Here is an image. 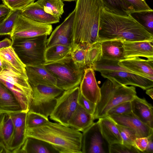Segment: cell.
I'll return each mask as SVG.
<instances>
[{
    "instance_id": "cell-1",
    "label": "cell",
    "mask_w": 153,
    "mask_h": 153,
    "mask_svg": "<svg viewBox=\"0 0 153 153\" xmlns=\"http://www.w3.org/2000/svg\"><path fill=\"white\" fill-rule=\"evenodd\" d=\"M98 34L99 42L111 40L122 42L153 41V34L131 13L120 14L104 7L101 13Z\"/></svg>"
},
{
    "instance_id": "cell-2",
    "label": "cell",
    "mask_w": 153,
    "mask_h": 153,
    "mask_svg": "<svg viewBox=\"0 0 153 153\" xmlns=\"http://www.w3.org/2000/svg\"><path fill=\"white\" fill-rule=\"evenodd\" d=\"M71 51L86 49L99 42L98 30L103 5L100 0H76Z\"/></svg>"
},
{
    "instance_id": "cell-3",
    "label": "cell",
    "mask_w": 153,
    "mask_h": 153,
    "mask_svg": "<svg viewBox=\"0 0 153 153\" xmlns=\"http://www.w3.org/2000/svg\"><path fill=\"white\" fill-rule=\"evenodd\" d=\"M26 136L45 141L59 153H82V133L57 122L49 121L40 126L27 128Z\"/></svg>"
},
{
    "instance_id": "cell-4",
    "label": "cell",
    "mask_w": 153,
    "mask_h": 153,
    "mask_svg": "<svg viewBox=\"0 0 153 153\" xmlns=\"http://www.w3.org/2000/svg\"><path fill=\"white\" fill-rule=\"evenodd\" d=\"M100 88V99L93 115L94 120L106 116L111 108L121 103L131 101L137 95L134 86L123 85L112 79H107Z\"/></svg>"
},
{
    "instance_id": "cell-5",
    "label": "cell",
    "mask_w": 153,
    "mask_h": 153,
    "mask_svg": "<svg viewBox=\"0 0 153 153\" xmlns=\"http://www.w3.org/2000/svg\"><path fill=\"white\" fill-rule=\"evenodd\" d=\"M43 65L55 78L56 86L66 91L79 85L84 69L75 62L71 55L61 60Z\"/></svg>"
},
{
    "instance_id": "cell-6",
    "label": "cell",
    "mask_w": 153,
    "mask_h": 153,
    "mask_svg": "<svg viewBox=\"0 0 153 153\" xmlns=\"http://www.w3.org/2000/svg\"><path fill=\"white\" fill-rule=\"evenodd\" d=\"M2 61L3 66L0 72V81L15 95L23 111L27 112L33 95L32 88L28 79L7 63Z\"/></svg>"
},
{
    "instance_id": "cell-7",
    "label": "cell",
    "mask_w": 153,
    "mask_h": 153,
    "mask_svg": "<svg viewBox=\"0 0 153 153\" xmlns=\"http://www.w3.org/2000/svg\"><path fill=\"white\" fill-rule=\"evenodd\" d=\"M47 35L12 41L11 46L25 66L43 65L46 61L45 53L47 48Z\"/></svg>"
},
{
    "instance_id": "cell-8",
    "label": "cell",
    "mask_w": 153,
    "mask_h": 153,
    "mask_svg": "<svg viewBox=\"0 0 153 153\" xmlns=\"http://www.w3.org/2000/svg\"><path fill=\"white\" fill-rule=\"evenodd\" d=\"M31 86L33 95L28 111L36 112L48 118L56 105L57 98L65 91L56 86Z\"/></svg>"
},
{
    "instance_id": "cell-9",
    "label": "cell",
    "mask_w": 153,
    "mask_h": 153,
    "mask_svg": "<svg viewBox=\"0 0 153 153\" xmlns=\"http://www.w3.org/2000/svg\"><path fill=\"white\" fill-rule=\"evenodd\" d=\"M80 94L79 86L65 91L57 98L56 105L49 116L50 118L64 126H68L69 121L78 105Z\"/></svg>"
},
{
    "instance_id": "cell-10",
    "label": "cell",
    "mask_w": 153,
    "mask_h": 153,
    "mask_svg": "<svg viewBox=\"0 0 153 153\" xmlns=\"http://www.w3.org/2000/svg\"><path fill=\"white\" fill-rule=\"evenodd\" d=\"M52 30L51 25L39 23L19 14L10 36L12 40L34 38L43 35H49Z\"/></svg>"
},
{
    "instance_id": "cell-11",
    "label": "cell",
    "mask_w": 153,
    "mask_h": 153,
    "mask_svg": "<svg viewBox=\"0 0 153 153\" xmlns=\"http://www.w3.org/2000/svg\"><path fill=\"white\" fill-rule=\"evenodd\" d=\"M109 145L103 137L98 121L82 133V153H108Z\"/></svg>"
},
{
    "instance_id": "cell-12",
    "label": "cell",
    "mask_w": 153,
    "mask_h": 153,
    "mask_svg": "<svg viewBox=\"0 0 153 153\" xmlns=\"http://www.w3.org/2000/svg\"><path fill=\"white\" fill-rule=\"evenodd\" d=\"M74 13V10L53 31L47 39V47L55 44H60L71 47Z\"/></svg>"
},
{
    "instance_id": "cell-13",
    "label": "cell",
    "mask_w": 153,
    "mask_h": 153,
    "mask_svg": "<svg viewBox=\"0 0 153 153\" xmlns=\"http://www.w3.org/2000/svg\"><path fill=\"white\" fill-rule=\"evenodd\" d=\"M100 72L104 78L113 79L125 85L137 86L144 90L153 86V81L134 73L123 71H102Z\"/></svg>"
},
{
    "instance_id": "cell-14",
    "label": "cell",
    "mask_w": 153,
    "mask_h": 153,
    "mask_svg": "<svg viewBox=\"0 0 153 153\" xmlns=\"http://www.w3.org/2000/svg\"><path fill=\"white\" fill-rule=\"evenodd\" d=\"M27 113L22 111L10 114L13 125V134L8 149L10 153H16L26 138Z\"/></svg>"
},
{
    "instance_id": "cell-15",
    "label": "cell",
    "mask_w": 153,
    "mask_h": 153,
    "mask_svg": "<svg viewBox=\"0 0 153 153\" xmlns=\"http://www.w3.org/2000/svg\"><path fill=\"white\" fill-rule=\"evenodd\" d=\"M79 85L80 93L86 99L97 104L100 97V88L97 84L94 71L92 68L84 69Z\"/></svg>"
},
{
    "instance_id": "cell-16",
    "label": "cell",
    "mask_w": 153,
    "mask_h": 153,
    "mask_svg": "<svg viewBox=\"0 0 153 153\" xmlns=\"http://www.w3.org/2000/svg\"><path fill=\"white\" fill-rule=\"evenodd\" d=\"M118 64L135 74L153 81V60L135 57L121 60Z\"/></svg>"
},
{
    "instance_id": "cell-17",
    "label": "cell",
    "mask_w": 153,
    "mask_h": 153,
    "mask_svg": "<svg viewBox=\"0 0 153 153\" xmlns=\"http://www.w3.org/2000/svg\"><path fill=\"white\" fill-rule=\"evenodd\" d=\"M108 117L116 124L128 127L134 130L136 133L137 138L147 137L153 134V128L141 121L132 113Z\"/></svg>"
},
{
    "instance_id": "cell-18",
    "label": "cell",
    "mask_w": 153,
    "mask_h": 153,
    "mask_svg": "<svg viewBox=\"0 0 153 153\" xmlns=\"http://www.w3.org/2000/svg\"><path fill=\"white\" fill-rule=\"evenodd\" d=\"M27 76L31 86L46 85L56 86V80L43 65L25 66Z\"/></svg>"
},
{
    "instance_id": "cell-19",
    "label": "cell",
    "mask_w": 153,
    "mask_h": 153,
    "mask_svg": "<svg viewBox=\"0 0 153 153\" xmlns=\"http://www.w3.org/2000/svg\"><path fill=\"white\" fill-rule=\"evenodd\" d=\"M122 42L126 58L142 57L153 60V41Z\"/></svg>"
},
{
    "instance_id": "cell-20",
    "label": "cell",
    "mask_w": 153,
    "mask_h": 153,
    "mask_svg": "<svg viewBox=\"0 0 153 153\" xmlns=\"http://www.w3.org/2000/svg\"><path fill=\"white\" fill-rule=\"evenodd\" d=\"M132 113L141 121L153 128V107L144 98L137 95L131 101Z\"/></svg>"
},
{
    "instance_id": "cell-21",
    "label": "cell",
    "mask_w": 153,
    "mask_h": 153,
    "mask_svg": "<svg viewBox=\"0 0 153 153\" xmlns=\"http://www.w3.org/2000/svg\"><path fill=\"white\" fill-rule=\"evenodd\" d=\"M24 16L35 22L51 25L59 22L60 18L46 12L36 2L32 3L21 10Z\"/></svg>"
},
{
    "instance_id": "cell-22",
    "label": "cell",
    "mask_w": 153,
    "mask_h": 153,
    "mask_svg": "<svg viewBox=\"0 0 153 153\" xmlns=\"http://www.w3.org/2000/svg\"><path fill=\"white\" fill-rule=\"evenodd\" d=\"M22 111L15 95L0 81V113L11 114Z\"/></svg>"
},
{
    "instance_id": "cell-23",
    "label": "cell",
    "mask_w": 153,
    "mask_h": 153,
    "mask_svg": "<svg viewBox=\"0 0 153 153\" xmlns=\"http://www.w3.org/2000/svg\"><path fill=\"white\" fill-rule=\"evenodd\" d=\"M101 134L109 145L122 143V139L116 123L110 117L106 116L97 121Z\"/></svg>"
},
{
    "instance_id": "cell-24",
    "label": "cell",
    "mask_w": 153,
    "mask_h": 153,
    "mask_svg": "<svg viewBox=\"0 0 153 153\" xmlns=\"http://www.w3.org/2000/svg\"><path fill=\"white\" fill-rule=\"evenodd\" d=\"M16 153H59L51 145L42 140L27 137Z\"/></svg>"
},
{
    "instance_id": "cell-25",
    "label": "cell",
    "mask_w": 153,
    "mask_h": 153,
    "mask_svg": "<svg viewBox=\"0 0 153 153\" xmlns=\"http://www.w3.org/2000/svg\"><path fill=\"white\" fill-rule=\"evenodd\" d=\"M93 116L83 108L78 105L68 122V126L83 132L94 122Z\"/></svg>"
},
{
    "instance_id": "cell-26",
    "label": "cell",
    "mask_w": 153,
    "mask_h": 153,
    "mask_svg": "<svg viewBox=\"0 0 153 153\" xmlns=\"http://www.w3.org/2000/svg\"><path fill=\"white\" fill-rule=\"evenodd\" d=\"M100 42L102 58L118 61L126 59L122 41L111 40Z\"/></svg>"
},
{
    "instance_id": "cell-27",
    "label": "cell",
    "mask_w": 153,
    "mask_h": 153,
    "mask_svg": "<svg viewBox=\"0 0 153 153\" xmlns=\"http://www.w3.org/2000/svg\"><path fill=\"white\" fill-rule=\"evenodd\" d=\"M0 59L9 64L21 75L27 78L26 66L22 62L11 46L0 49Z\"/></svg>"
},
{
    "instance_id": "cell-28",
    "label": "cell",
    "mask_w": 153,
    "mask_h": 153,
    "mask_svg": "<svg viewBox=\"0 0 153 153\" xmlns=\"http://www.w3.org/2000/svg\"><path fill=\"white\" fill-rule=\"evenodd\" d=\"M13 131V125L10 114L0 113V141L8 150Z\"/></svg>"
},
{
    "instance_id": "cell-29",
    "label": "cell",
    "mask_w": 153,
    "mask_h": 153,
    "mask_svg": "<svg viewBox=\"0 0 153 153\" xmlns=\"http://www.w3.org/2000/svg\"><path fill=\"white\" fill-rule=\"evenodd\" d=\"M71 47L55 44L47 47L45 53L46 63L57 61L71 55Z\"/></svg>"
},
{
    "instance_id": "cell-30",
    "label": "cell",
    "mask_w": 153,
    "mask_h": 153,
    "mask_svg": "<svg viewBox=\"0 0 153 153\" xmlns=\"http://www.w3.org/2000/svg\"><path fill=\"white\" fill-rule=\"evenodd\" d=\"M47 13L61 18L64 12V4L62 0H38L36 2Z\"/></svg>"
},
{
    "instance_id": "cell-31",
    "label": "cell",
    "mask_w": 153,
    "mask_h": 153,
    "mask_svg": "<svg viewBox=\"0 0 153 153\" xmlns=\"http://www.w3.org/2000/svg\"><path fill=\"white\" fill-rule=\"evenodd\" d=\"M119 61L102 57L98 62L94 64L91 68L94 71L99 72L102 71H123L134 74L128 69L120 66L118 64Z\"/></svg>"
},
{
    "instance_id": "cell-32",
    "label": "cell",
    "mask_w": 153,
    "mask_h": 153,
    "mask_svg": "<svg viewBox=\"0 0 153 153\" xmlns=\"http://www.w3.org/2000/svg\"><path fill=\"white\" fill-rule=\"evenodd\" d=\"M21 11L10 9L7 15L0 21V36L11 35L17 18Z\"/></svg>"
},
{
    "instance_id": "cell-33",
    "label": "cell",
    "mask_w": 153,
    "mask_h": 153,
    "mask_svg": "<svg viewBox=\"0 0 153 153\" xmlns=\"http://www.w3.org/2000/svg\"><path fill=\"white\" fill-rule=\"evenodd\" d=\"M100 42L95 43L86 49L85 64L86 68H90L102 57Z\"/></svg>"
},
{
    "instance_id": "cell-34",
    "label": "cell",
    "mask_w": 153,
    "mask_h": 153,
    "mask_svg": "<svg viewBox=\"0 0 153 153\" xmlns=\"http://www.w3.org/2000/svg\"><path fill=\"white\" fill-rule=\"evenodd\" d=\"M104 7L114 12L121 14L130 13L127 7L122 0H100Z\"/></svg>"
},
{
    "instance_id": "cell-35",
    "label": "cell",
    "mask_w": 153,
    "mask_h": 153,
    "mask_svg": "<svg viewBox=\"0 0 153 153\" xmlns=\"http://www.w3.org/2000/svg\"><path fill=\"white\" fill-rule=\"evenodd\" d=\"M131 13L153 11L145 0H122Z\"/></svg>"
},
{
    "instance_id": "cell-36",
    "label": "cell",
    "mask_w": 153,
    "mask_h": 153,
    "mask_svg": "<svg viewBox=\"0 0 153 153\" xmlns=\"http://www.w3.org/2000/svg\"><path fill=\"white\" fill-rule=\"evenodd\" d=\"M48 118L37 113L28 111L26 117L27 128L40 126L49 121Z\"/></svg>"
},
{
    "instance_id": "cell-37",
    "label": "cell",
    "mask_w": 153,
    "mask_h": 153,
    "mask_svg": "<svg viewBox=\"0 0 153 153\" xmlns=\"http://www.w3.org/2000/svg\"><path fill=\"white\" fill-rule=\"evenodd\" d=\"M116 124L122 139V143L134 146V140L137 138L135 131L128 127Z\"/></svg>"
},
{
    "instance_id": "cell-38",
    "label": "cell",
    "mask_w": 153,
    "mask_h": 153,
    "mask_svg": "<svg viewBox=\"0 0 153 153\" xmlns=\"http://www.w3.org/2000/svg\"><path fill=\"white\" fill-rule=\"evenodd\" d=\"M139 19L137 20L150 33L153 34V10L133 13Z\"/></svg>"
},
{
    "instance_id": "cell-39",
    "label": "cell",
    "mask_w": 153,
    "mask_h": 153,
    "mask_svg": "<svg viewBox=\"0 0 153 153\" xmlns=\"http://www.w3.org/2000/svg\"><path fill=\"white\" fill-rule=\"evenodd\" d=\"M131 113V101H127L119 104L111 108L107 112L106 116L128 114Z\"/></svg>"
},
{
    "instance_id": "cell-40",
    "label": "cell",
    "mask_w": 153,
    "mask_h": 153,
    "mask_svg": "<svg viewBox=\"0 0 153 153\" xmlns=\"http://www.w3.org/2000/svg\"><path fill=\"white\" fill-rule=\"evenodd\" d=\"M109 153H138L141 152L134 146L122 143L109 146Z\"/></svg>"
},
{
    "instance_id": "cell-41",
    "label": "cell",
    "mask_w": 153,
    "mask_h": 153,
    "mask_svg": "<svg viewBox=\"0 0 153 153\" xmlns=\"http://www.w3.org/2000/svg\"><path fill=\"white\" fill-rule=\"evenodd\" d=\"M86 49L78 48L71 51V56L75 62L80 68H86L85 64Z\"/></svg>"
},
{
    "instance_id": "cell-42",
    "label": "cell",
    "mask_w": 153,
    "mask_h": 153,
    "mask_svg": "<svg viewBox=\"0 0 153 153\" xmlns=\"http://www.w3.org/2000/svg\"><path fill=\"white\" fill-rule=\"evenodd\" d=\"M35 0H2L4 4L13 10H22Z\"/></svg>"
},
{
    "instance_id": "cell-43",
    "label": "cell",
    "mask_w": 153,
    "mask_h": 153,
    "mask_svg": "<svg viewBox=\"0 0 153 153\" xmlns=\"http://www.w3.org/2000/svg\"><path fill=\"white\" fill-rule=\"evenodd\" d=\"M78 104L91 114L93 115L96 104L86 99L80 93L78 98Z\"/></svg>"
},
{
    "instance_id": "cell-44",
    "label": "cell",
    "mask_w": 153,
    "mask_h": 153,
    "mask_svg": "<svg viewBox=\"0 0 153 153\" xmlns=\"http://www.w3.org/2000/svg\"><path fill=\"white\" fill-rule=\"evenodd\" d=\"M147 137L137 138L134 141V146L141 152H143L148 143Z\"/></svg>"
},
{
    "instance_id": "cell-45",
    "label": "cell",
    "mask_w": 153,
    "mask_h": 153,
    "mask_svg": "<svg viewBox=\"0 0 153 153\" xmlns=\"http://www.w3.org/2000/svg\"><path fill=\"white\" fill-rule=\"evenodd\" d=\"M149 141L146 148L143 153H153V134L147 137Z\"/></svg>"
},
{
    "instance_id": "cell-46",
    "label": "cell",
    "mask_w": 153,
    "mask_h": 153,
    "mask_svg": "<svg viewBox=\"0 0 153 153\" xmlns=\"http://www.w3.org/2000/svg\"><path fill=\"white\" fill-rule=\"evenodd\" d=\"M10 11V9L5 4H0V18L5 17Z\"/></svg>"
},
{
    "instance_id": "cell-47",
    "label": "cell",
    "mask_w": 153,
    "mask_h": 153,
    "mask_svg": "<svg viewBox=\"0 0 153 153\" xmlns=\"http://www.w3.org/2000/svg\"><path fill=\"white\" fill-rule=\"evenodd\" d=\"M12 43L11 40L8 38H5L0 41V49L11 46Z\"/></svg>"
},
{
    "instance_id": "cell-48",
    "label": "cell",
    "mask_w": 153,
    "mask_h": 153,
    "mask_svg": "<svg viewBox=\"0 0 153 153\" xmlns=\"http://www.w3.org/2000/svg\"><path fill=\"white\" fill-rule=\"evenodd\" d=\"M9 153L10 152L7 149L4 143L0 141V153Z\"/></svg>"
},
{
    "instance_id": "cell-49",
    "label": "cell",
    "mask_w": 153,
    "mask_h": 153,
    "mask_svg": "<svg viewBox=\"0 0 153 153\" xmlns=\"http://www.w3.org/2000/svg\"><path fill=\"white\" fill-rule=\"evenodd\" d=\"M146 94L148 95L152 99H153V89L152 87L146 90Z\"/></svg>"
},
{
    "instance_id": "cell-50",
    "label": "cell",
    "mask_w": 153,
    "mask_h": 153,
    "mask_svg": "<svg viewBox=\"0 0 153 153\" xmlns=\"http://www.w3.org/2000/svg\"><path fill=\"white\" fill-rule=\"evenodd\" d=\"M3 63L1 60L0 59V72L3 69Z\"/></svg>"
},
{
    "instance_id": "cell-51",
    "label": "cell",
    "mask_w": 153,
    "mask_h": 153,
    "mask_svg": "<svg viewBox=\"0 0 153 153\" xmlns=\"http://www.w3.org/2000/svg\"><path fill=\"white\" fill-rule=\"evenodd\" d=\"M63 1H76V0H62Z\"/></svg>"
}]
</instances>
